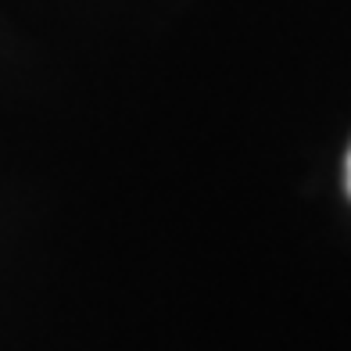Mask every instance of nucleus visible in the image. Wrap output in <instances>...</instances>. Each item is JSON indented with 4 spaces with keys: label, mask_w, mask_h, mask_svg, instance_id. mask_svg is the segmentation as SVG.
Here are the masks:
<instances>
[{
    "label": "nucleus",
    "mask_w": 351,
    "mask_h": 351,
    "mask_svg": "<svg viewBox=\"0 0 351 351\" xmlns=\"http://www.w3.org/2000/svg\"><path fill=\"white\" fill-rule=\"evenodd\" d=\"M348 194H351V154H348Z\"/></svg>",
    "instance_id": "nucleus-1"
}]
</instances>
